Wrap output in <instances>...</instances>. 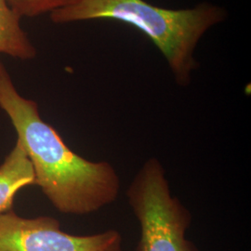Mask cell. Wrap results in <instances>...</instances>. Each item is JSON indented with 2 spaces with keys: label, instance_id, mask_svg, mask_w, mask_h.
<instances>
[{
  "label": "cell",
  "instance_id": "obj_1",
  "mask_svg": "<svg viewBox=\"0 0 251 251\" xmlns=\"http://www.w3.org/2000/svg\"><path fill=\"white\" fill-rule=\"evenodd\" d=\"M0 108L9 117L35 171V185L60 212L87 215L116 202L121 180L106 161L87 160L74 152L40 116L35 100L16 90L0 62Z\"/></svg>",
  "mask_w": 251,
  "mask_h": 251
},
{
  "label": "cell",
  "instance_id": "obj_2",
  "mask_svg": "<svg viewBox=\"0 0 251 251\" xmlns=\"http://www.w3.org/2000/svg\"><path fill=\"white\" fill-rule=\"evenodd\" d=\"M54 24L112 20L134 27L164 56L176 83L186 87L198 67L195 51L206 32L225 22L224 8L203 2L193 8H161L145 0H76L50 13Z\"/></svg>",
  "mask_w": 251,
  "mask_h": 251
},
{
  "label": "cell",
  "instance_id": "obj_3",
  "mask_svg": "<svg viewBox=\"0 0 251 251\" xmlns=\"http://www.w3.org/2000/svg\"><path fill=\"white\" fill-rule=\"evenodd\" d=\"M127 203L140 225L137 251H199L186 237L192 214L172 195L161 162L150 157L126 191Z\"/></svg>",
  "mask_w": 251,
  "mask_h": 251
},
{
  "label": "cell",
  "instance_id": "obj_4",
  "mask_svg": "<svg viewBox=\"0 0 251 251\" xmlns=\"http://www.w3.org/2000/svg\"><path fill=\"white\" fill-rule=\"evenodd\" d=\"M0 251H124L123 237L110 229L74 235L50 216L25 218L13 210L0 215Z\"/></svg>",
  "mask_w": 251,
  "mask_h": 251
},
{
  "label": "cell",
  "instance_id": "obj_5",
  "mask_svg": "<svg viewBox=\"0 0 251 251\" xmlns=\"http://www.w3.org/2000/svg\"><path fill=\"white\" fill-rule=\"evenodd\" d=\"M35 185V171L18 141L0 166V215L12 210L21 189Z\"/></svg>",
  "mask_w": 251,
  "mask_h": 251
},
{
  "label": "cell",
  "instance_id": "obj_6",
  "mask_svg": "<svg viewBox=\"0 0 251 251\" xmlns=\"http://www.w3.org/2000/svg\"><path fill=\"white\" fill-rule=\"evenodd\" d=\"M20 21L7 1L0 0V53L20 60H31L36 57V48L21 27Z\"/></svg>",
  "mask_w": 251,
  "mask_h": 251
},
{
  "label": "cell",
  "instance_id": "obj_7",
  "mask_svg": "<svg viewBox=\"0 0 251 251\" xmlns=\"http://www.w3.org/2000/svg\"><path fill=\"white\" fill-rule=\"evenodd\" d=\"M20 18L35 17L71 5L76 0H6Z\"/></svg>",
  "mask_w": 251,
  "mask_h": 251
}]
</instances>
